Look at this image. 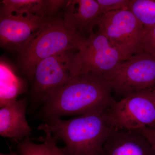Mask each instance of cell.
Listing matches in <instances>:
<instances>
[{"label": "cell", "mask_w": 155, "mask_h": 155, "mask_svg": "<svg viewBox=\"0 0 155 155\" xmlns=\"http://www.w3.org/2000/svg\"><path fill=\"white\" fill-rule=\"evenodd\" d=\"M153 90L137 92L115 101L108 110L115 130H137L143 127L155 129Z\"/></svg>", "instance_id": "52a82bcc"}, {"label": "cell", "mask_w": 155, "mask_h": 155, "mask_svg": "<svg viewBox=\"0 0 155 155\" xmlns=\"http://www.w3.org/2000/svg\"><path fill=\"white\" fill-rule=\"evenodd\" d=\"M128 10L144 28L155 25V0H130Z\"/></svg>", "instance_id": "9a60e30c"}, {"label": "cell", "mask_w": 155, "mask_h": 155, "mask_svg": "<svg viewBox=\"0 0 155 155\" xmlns=\"http://www.w3.org/2000/svg\"><path fill=\"white\" fill-rule=\"evenodd\" d=\"M26 99L14 101L0 109V135L19 143L31 133L26 119Z\"/></svg>", "instance_id": "8fae6325"}, {"label": "cell", "mask_w": 155, "mask_h": 155, "mask_svg": "<svg viewBox=\"0 0 155 155\" xmlns=\"http://www.w3.org/2000/svg\"><path fill=\"white\" fill-rule=\"evenodd\" d=\"M100 32L127 58L142 51L144 28L128 10L103 14L97 22Z\"/></svg>", "instance_id": "8992f818"}, {"label": "cell", "mask_w": 155, "mask_h": 155, "mask_svg": "<svg viewBox=\"0 0 155 155\" xmlns=\"http://www.w3.org/2000/svg\"><path fill=\"white\" fill-rule=\"evenodd\" d=\"M138 130L147 139L155 152V129L148 127H143Z\"/></svg>", "instance_id": "ffe728a7"}, {"label": "cell", "mask_w": 155, "mask_h": 155, "mask_svg": "<svg viewBox=\"0 0 155 155\" xmlns=\"http://www.w3.org/2000/svg\"><path fill=\"white\" fill-rule=\"evenodd\" d=\"M128 58L114 48L104 35L93 31L74 55L72 77L88 73L103 76Z\"/></svg>", "instance_id": "5b68a950"}, {"label": "cell", "mask_w": 155, "mask_h": 155, "mask_svg": "<svg viewBox=\"0 0 155 155\" xmlns=\"http://www.w3.org/2000/svg\"><path fill=\"white\" fill-rule=\"evenodd\" d=\"M101 15L109 12L128 10L130 0H96Z\"/></svg>", "instance_id": "e0dca14e"}, {"label": "cell", "mask_w": 155, "mask_h": 155, "mask_svg": "<svg viewBox=\"0 0 155 155\" xmlns=\"http://www.w3.org/2000/svg\"><path fill=\"white\" fill-rule=\"evenodd\" d=\"M9 67L1 62V107L16 101L17 97L22 93L25 89V85L23 81Z\"/></svg>", "instance_id": "5bb4252c"}, {"label": "cell", "mask_w": 155, "mask_h": 155, "mask_svg": "<svg viewBox=\"0 0 155 155\" xmlns=\"http://www.w3.org/2000/svg\"><path fill=\"white\" fill-rule=\"evenodd\" d=\"M38 129L42 130L45 133L44 137H41L42 142L44 141L50 145L52 149L54 155H68L63 148H60L57 145V140L53 137L51 131L49 130L46 125L43 123L38 126Z\"/></svg>", "instance_id": "ac0fdd59"}, {"label": "cell", "mask_w": 155, "mask_h": 155, "mask_svg": "<svg viewBox=\"0 0 155 155\" xmlns=\"http://www.w3.org/2000/svg\"><path fill=\"white\" fill-rule=\"evenodd\" d=\"M112 92L102 75L92 73L80 74L46 97L39 116L45 121L106 110L116 101Z\"/></svg>", "instance_id": "6da1fadb"}, {"label": "cell", "mask_w": 155, "mask_h": 155, "mask_svg": "<svg viewBox=\"0 0 155 155\" xmlns=\"http://www.w3.org/2000/svg\"><path fill=\"white\" fill-rule=\"evenodd\" d=\"M141 48L146 52L155 55V25L144 28Z\"/></svg>", "instance_id": "d6986e66"}, {"label": "cell", "mask_w": 155, "mask_h": 155, "mask_svg": "<svg viewBox=\"0 0 155 155\" xmlns=\"http://www.w3.org/2000/svg\"><path fill=\"white\" fill-rule=\"evenodd\" d=\"M103 76L113 91L124 97L137 92L153 89L155 55L142 51L120 63Z\"/></svg>", "instance_id": "277c9868"}, {"label": "cell", "mask_w": 155, "mask_h": 155, "mask_svg": "<svg viewBox=\"0 0 155 155\" xmlns=\"http://www.w3.org/2000/svg\"><path fill=\"white\" fill-rule=\"evenodd\" d=\"M0 155H21L19 152H11L9 153H1Z\"/></svg>", "instance_id": "44dd1931"}, {"label": "cell", "mask_w": 155, "mask_h": 155, "mask_svg": "<svg viewBox=\"0 0 155 155\" xmlns=\"http://www.w3.org/2000/svg\"><path fill=\"white\" fill-rule=\"evenodd\" d=\"M108 110L96 111L67 120L45 121L55 139L63 142L68 155H103V149L114 130Z\"/></svg>", "instance_id": "7a4b0ae2"}, {"label": "cell", "mask_w": 155, "mask_h": 155, "mask_svg": "<svg viewBox=\"0 0 155 155\" xmlns=\"http://www.w3.org/2000/svg\"><path fill=\"white\" fill-rule=\"evenodd\" d=\"M103 155H155V152L138 130L114 129L105 143Z\"/></svg>", "instance_id": "30bf717a"}, {"label": "cell", "mask_w": 155, "mask_h": 155, "mask_svg": "<svg viewBox=\"0 0 155 155\" xmlns=\"http://www.w3.org/2000/svg\"><path fill=\"white\" fill-rule=\"evenodd\" d=\"M73 50L59 53L38 63L34 77L33 93L37 102L43 103L50 93L64 85L73 78Z\"/></svg>", "instance_id": "ba28073f"}, {"label": "cell", "mask_w": 155, "mask_h": 155, "mask_svg": "<svg viewBox=\"0 0 155 155\" xmlns=\"http://www.w3.org/2000/svg\"><path fill=\"white\" fill-rule=\"evenodd\" d=\"M152 94L153 97L155 101V87L153 89V90Z\"/></svg>", "instance_id": "7402d4cb"}, {"label": "cell", "mask_w": 155, "mask_h": 155, "mask_svg": "<svg viewBox=\"0 0 155 155\" xmlns=\"http://www.w3.org/2000/svg\"><path fill=\"white\" fill-rule=\"evenodd\" d=\"M17 148L21 155H54L52 149L47 143L42 141L41 144H37L29 137L18 143Z\"/></svg>", "instance_id": "2e32d148"}, {"label": "cell", "mask_w": 155, "mask_h": 155, "mask_svg": "<svg viewBox=\"0 0 155 155\" xmlns=\"http://www.w3.org/2000/svg\"><path fill=\"white\" fill-rule=\"evenodd\" d=\"M101 15L96 0H72L67 2L63 19L81 34L89 35Z\"/></svg>", "instance_id": "7c38bea8"}, {"label": "cell", "mask_w": 155, "mask_h": 155, "mask_svg": "<svg viewBox=\"0 0 155 155\" xmlns=\"http://www.w3.org/2000/svg\"><path fill=\"white\" fill-rule=\"evenodd\" d=\"M53 18L31 14L0 15L1 46L19 50L21 52L28 42Z\"/></svg>", "instance_id": "9c48e42d"}, {"label": "cell", "mask_w": 155, "mask_h": 155, "mask_svg": "<svg viewBox=\"0 0 155 155\" xmlns=\"http://www.w3.org/2000/svg\"><path fill=\"white\" fill-rule=\"evenodd\" d=\"M87 39L67 24L64 19L53 18L28 42L20 53V63L23 72L29 80H32L39 62L59 53L79 50Z\"/></svg>", "instance_id": "3957f363"}, {"label": "cell", "mask_w": 155, "mask_h": 155, "mask_svg": "<svg viewBox=\"0 0 155 155\" xmlns=\"http://www.w3.org/2000/svg\"><path fill=\"white\" fill-rule=\"evenodd\" d=\"M0 15L31 14L48 16L47 0H4L1 1Z\"/></svg>", "instance_id": "4fadbf2b"}]
</instances>
